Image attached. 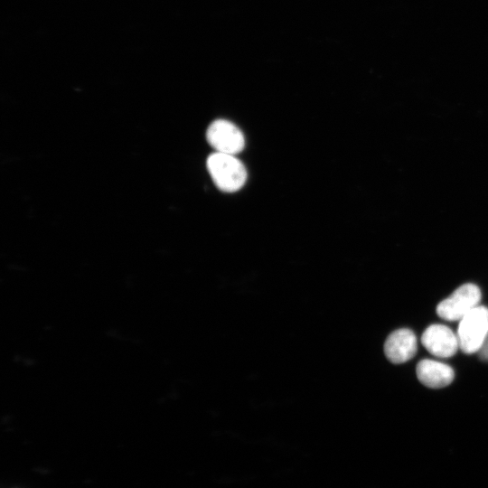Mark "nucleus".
I'll return each mask as SVG.
<instances>
[{
    "mask_svg": "<svg viewBox=\"0 0 488 488\" xmlns=\"http://www.w3.org/2000/svg\"><path fill=\"white\" fill-rule=\"evenodd\" d=\"M206 165L213 183L223 192H234L245 184L246 168L234 155L215 152Z\"/></svg>",
    "mask_w": 488,
    "mask_h": 488,
    "instance_id": "obj_1",
    "label": "nucleus"
},
{
    "mask_svg": "<svg viewBox=\"0 0 488 488\" xmlns=\"http://www.w3.org/2000/svg\"><path fill=\"white\" fill-rule=\"evenodd\" d=\"M456 335L463 352H478L488 336V308L478 305L463 317Z\"/></svg>",
    "mask_w": 488,
    "mask_h": 488,
    "instance_id": "obj_2",
    "label": "nucleus"
},
{
    "mask_svg": "<svg viewBox=\"0 0 488 488\" xmlns=\"http://www.w3.org/2000/svg\"><path fill=\"white\" fill-rule=\"evenodd\" d=\"M481 297V291L476 285L464 284L437 305L436 314L446 321H460L479 305Z\"/></svg>",
    "mask_w": 488,
    "mask_h": 488,
    "instance_id": "obj_3",
    "label": "nucleus"
},
{
    "mask_svg": "<svg viewBox=\"0 0 488 488\" xmlns=\"http://www.w3.org/2000/svg\"><path fill=\"white\" fill-rule=\"evenodd\" d=\"M206 139L218 153L236 155L245 146V138L241 130L225 119H217L209 126Z\"/></svg>",
    "mask_w": 488,
    "mask_h": 488,
    "instance_id": "obj_4",
    "label": "nucleus"
},
{
    "mask_svg": "<svg viewBox=\"0 0 488 488\" xmlns=\"http://www.w3.org/2000/svg\"><path fill=\"white\" fill-rule=\"evenodd\" d=\"M421 343L434 356L449 358L459 348L457 335L444 324H431L421 336Z\"/></svg>",
    "mask_w": 488,
    "mask_h": 488,
    "instance_id": "obj_5",
    "label": "nucleus"
},
{
    "mask_svg": "<svg viewBox=\"0 0 488 488\" xmlns=\"http://www.w3.org/2000/svg\"><path fill=\"white\" fill-rule=\"evenodd\" d=\"M418 351L415 333L407 328L392 332L384 343L386 357L392 363L399 364L412 359Z\"/></svg>",
    "mask_w": 488,
    "mask_h": 488,
    "instance_id": "obj_6",
    "label": "nucleus"
},
{
    "mask_svg": "<svg viewBox=\"0 0 488 488\" xmlns=\"http://www.w3.org/2000/svg\"><path fill=\"white\" fill-rule=\"evenodd\" d=\"M418 380L431 389H440L448 386L455 378L454 370L447 364L424 359L416 368Z\"/></svg>",
    "mask_w": 488,
    "mask_h": 488,
    "instance_id": "obj_7",
    "label": "nucleus"
},
{
    "mask_svg": "<svg viewBox=\"0 0 488 488\" xmlns=\"http://www.w3.org/2000/svg\"><path fill=\"white\" fill-rule=\"evenodd\" d=\"M478 352L482 360L488 361V336Z\"/></svg>",
    "mask_w": 488,
    "mask_h": 488,
    "instance_id": "obj_8",
    "label": "nucleus"
}]
</instances>
